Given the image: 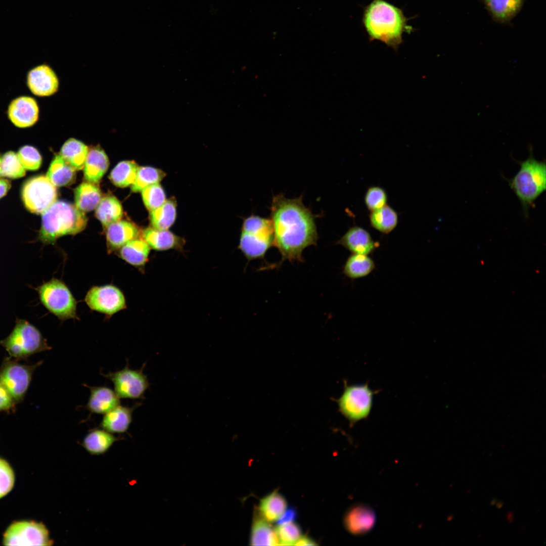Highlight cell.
I'll return each mask as SVG.
<instances>
[{
    "mask_svg": "<svg viewBox=\"0 0 546 546\" xmlns=\"http://www.w3.org/2000/svg\"><path fill=\"white\" fill-rule=\"evenodd\" d=\"M315 218L303 203L302 195L293 199L282 194L273 197L270 219L274 246L280 253L282 261H303V250L315 245L318 240Z\"/></svg>",
    "mask_w": 546,
    "mask_h": 546,
    "instance_id": "cell-1",
    "label": "cell"
},
{
    "mask_svg": "<svg viewBox=\"0 0 546 546\" xmlns=\"http://www.w3.org/2000/svg\"><path fill=\"white\" fill-rule=\"evenodd\" d=\"M408 20L401 9L385 0H373L364 7L362 23L370 41H380L396 51L403 34L413 30Z\"/></svg>",
    "mask_w": 546,
    "mask_h": 546,
    "instance_id": "cell-2",
    "label": "cell"
},
{
    "mask_svg": "<svg viewBox=\"0 0 546 546\" xmlns=\"http://www.w3.org/2000/svg\"><path fill=\"white\" fill-rule=\"evenodd\" d=\"M87 220L84 213L76 206L56 201L42 213L38 240L44 244H53L60 237L81 232Z\"/></svg>",
    "mask_w": 546,
    "mask_h": 546,
    "instance_id": "cell-3",
    "label": "cell"
},
{
    "mask_svg": "<svg viewBox=\"0 0 546 546\" xmlns=\"http://www.w3.org/2000/svg\"><path fill=\"white\" fill-rule=\"evenodd\" d=\"M510 188L519 200L524 214L546 189V165L537 160L532 149L527 159L520 162V169L513 177L508 179Z\"/></svg>",
    "mask_w": 546,
    "mask_h": 546,
    "instance_id": "cell-4",
    "label": "cell"
},
{
    "mask_svg": "<svg viewBox=\"0 0 546 546\" xmlns=\"http://www.w3.org/2000/svg\"><path fill=\"white\" fill-rule=\"evenodd\" d=\"M274 240L270 218L252 214L244 220L239 248L248 260L263 258Z\"/></svg>",
    "mask_w": 546,
    "mask_h": 546,
    "instance_id": "cell-5",
    "label": "cell"
},
{
    "mask_svg": "<svg viewBox=\"0 0 546 546\" xmlns=\"http://www.w3.org/2000/svg\"><path fill=\"white\" fill-rule=\"evenodd\" d=\"M9 354L15 357H24L50 349L40 331L29 322L17 318L11 333L0 341Z\"/></svg>",
    "mask_w": 546,
    "mask_h": 546,
    "instance_id": "cell-6",
    "label": "cell"
},
{
    "mask_svg": "<svg viewBox=\"0 0 546 546\" xmlns=\"http://www.w3.org/2000/svg\"><path fill=\"white\" fill-rule=\"evenodd\" d=\"M35 290L41 303L59 319L77 318V302L63 281L52 278L36 287Z\"/></svg>",
    "mask_w": 546,
    "mask_h": 546,
    "instance_id": "cell-7",
    "label": "cell"
},
{
    "mask_svg": "<svg viewBox=\"0 0 546 546\" xmlns=\"http://www.w3.org/2000/svg\"><path fill=\"white\" fill-rule=\"evenodd\" d=\"M376 392L369 387L368 383L351 385L345 384L343 393L336 402L340 413L349 421L351 426L368 417Z\"/></svg>",
    "mask_w": 546,
    "mask_h": 546,
    "instance_id": "cell-8",
    "label": "cell"
},
{
    "mask_svg": "<svg viewBox=\"0 0 546 546\" xmlns=\"http://www.w3.org/2000/svg\"><path fill=\"white\" fill-rule=\"evenodd\" d=\"M145 365V363L141 369L133 370L129 367L127 361L126 366L121 370L100 374L113 383L114 391L119 398L142 399L145 398V394L150 386L143 371Z\"/></svg>",
    "mask_w": 546,
    "mask_h": 546,
    "instance_id": "cell-9",
    "label": "cell"
},
{
    "mask_svg": "<svg viewBox=\"0 0 546 546\" xmlns=\"http://www.w3.org/2000/svg\"><path fill=\"white\" fill-rule=\"evenodd\" d=\"M21 196L24 206L29 211L42 214L56 201L57 193L56 186L46 176L38 175L25 183Z\"/></svg>",
    "mask_w": 546,
    "mask_h": 546,
    "instance_id": "cell-10",
    "label": "cell"
},
{
    "mask_svg": "<svg viewBox=\"0 0 546 546\" xmlns=\"http://www.w3.org/2000/svg\"><path fill=\"white\" fill-rule=\"evenodd\" d=\"M6 545H51L52 541L46 526L41 523L20 521L12 524L4 534Z\"/></svg>",
    "mask_w": 546,
    "mask_h": 546,
    "instance_id": "cell-11",
    "label": "cell"
},
{
    "mask_svg": "<svg viewBox=\"0 0 546 546\" xmlns=\"http://www.w3.org/2000/svg\"><path fill=\"white\" fill-rule=\"evenodd\" d=\"M84 300L92 310L109 316L126 307L123 293L112 285L92 287L86 293Z\"/></svg>",
    "mask_w": 546,
    "mask_h": 546,
    "instance_id": "cell-12",
    "label": "cell"
},
{
    "mask_svg": "<svg viewBox=\"0 0 546 546\" xmlns=\"http://www.w3.org/2000/svg\"><path fill=\"white\" fill-rule=\"evenodd\" d=\"M8 119L15 127L27 128L34 126L39 118V107L35 98L23 95L9 103L7 110Z\"/></svg>",
    "mask_w": 546,
    "mask_h": 546,
    "instance_id": "cell-13",
    "label": "cell"
},
{
    "mask_svg": "<svg viewBox=\"0 0 546 546\" xmlns=\"http://www.w3.org/2000/svg\"><path fill=\"white\" fill-rule=\"evenodd\" d=\"M26 84L34 95L46 97L57 92L59 81L54 70L49 65L42 64L32 68L28 71Z\"/></svg>",
    "mask_w": 546,
    "mask_h": 546,
    "instance_id": "cell-14",
    "label": "cell"
},
{
    "mask_svg": "<svg viewBox=\"0 0 546 546\" xmlns=\"http://www.w3.org/2000/svg\"><path fill=\"white\" fill-rule=\"evenodd\" d=\"M28 367L17 363L6 364L0 372V383L13 398L20 399L26 392L31 380Z\"/></svg>",
    "mask_w": 546,
    "mask_h": 546,
    "instance_id": "cell-15",
    "label": "cell"
},
{
    "mask_svg": "<svg viewBox=\"0 0 546 546\" xmlns=\"http://www.w3.org/2000/svg\"><path fill=\"white\" fill-rule=\"evenodd\" d=\"M336 244L343 246L351 253L368 255L373 253L379 246L366 230L358 226L349 228Z\"/></svg>",
    "mask_w": 546,
    "mask_h": 546,
    "instance_id": "cell-16",
    "label": "cell"
},
{
    "mask_svg": "<svg viewBox=\"0 0 546 546\" xmlns=\"http://www.w3.org/2000/svg\"><path fill=\"white\" fill-rule=\"evenodd\" d=\"M106 237L109 253L118 251L128 242L139 238L140 231L134 223L119 220L106 228Z\"/></svg>",
    "mask_w": 546,
    "mask_h": 546,
    "instance_id": "cell-17",
    "label": "cell"
},
{
    "mask_svg": "<svg viewBox=\"0 0 546 546\" xmlns=\"http://www.w3.org/2000/svg\"><path fill=\"white\" fill-rule=\"evenodd\" d=\"M90 390L88 401L84 406L92 414L105 415L120 405V398L114 390L105 386H90L83 384Z\"/></svg>",
    "mask_w": 546,
    "mask_h": 546,
    "instance_id": "cell-18",
    "label": "cell"
},
{
    "mask_svg": "<svg viewBox=\"0 0 546 546\" xmlns=\"http://www.w3.org/2000/svg\"><path fill=\"white\" fill-rule=\"evenodd\" d=\"M141 405L136 402L130 407L118 405L104 415L100 427L112 434L125 433L132 422L133 412Z\"/></svg>",
    "mask_w": 546,
    "mask_h": 546,
    "instance_id": "cell-19",
    "label": "cell"
},
{
    "mask_svg": "<svg viewBox=\"0 0 546 546\" xmlns=\"http://www.w3.org/2000/svg\"><path fill=\"white\" fill-rule=\"evenodd\" d=\"M376 522L374 511L367 506L352 507L345 514L344 524L346 529L353 534H363L370 530Z\"/></svg>",
    "mask_w": 546,
    "mask_h": 546,
    "instance_id": "cell-20",
    "label": "cell"
},
{
    "mask_svg": "<svg viewBox=\"0 0 546 546\" xmlns=\"http://www.w3.org/2000/svg\"><path fill=\"white\" fill-rule=\"evenodd\" d=\"M525 0H482L494 22L510 24L511 20L520 12Z\"/></svg>",
    "mask_w": 546,
    "mask_h": 546,
    "instance_id": "cell-21",
    "label": "cell"
},
{
    "mask_svg": "<svg viewBox=\"0 0 546 546\" xmlns=\"http://www.w3.org/2000/svg\"><path fill=\"white\" fill-rule=\"evenodd\" d=\"M108 166V158L100 147L88 148L84 165V177L87 182L96 184L99 183Z\"/></svg>",
    "mask_w": 546,
    "mask_h": 546,
    "instance_id": "cell-22",
    "label": "cell"
},
{
    "mask_svg": "<svg viewBox=\"0 0 546 546\" xmlns=\"http://www.w3.org/2000/svg\"><path fill=\"white\" fill-rule=\"evenodd\" d=\"M143 237L150 248L157 251L180 249L185 243L183 239L171 232L153 227L145 229Z\"/></svg>",
    "mask_w": 546,
    "mask_h": 546,
    "instance_id": "cell-23",
    "label": "cell"
},
{
    "mask_svg": "<svg viewBox=\"0 0 546 546\" xmlns=\"http://www.w3.org/2000/svg\"><path fill=\"white\" fill-rule=\"evenodd\" d=\"M150 247L140 237L133 239L118 250V256L129 264L138 268L144 267L148 260Z\"/></svg>",
    "mask_w": 546,
    "mask_h": 546,
    "instance_id": "cell-24",
    "label": "cell"
},
{
    "mask_svg": "<svg viewBox=\"0 0 546 546\" xmlns=\"http://www.w3.org/2000/svg\"><path fill=\"white\" fill-rule=\"evenodd\" d=\"M119 439L103 429H94L84 436L81 445L90 454L100 455L107 452Z\"/></svg>",
    "mask_w": 546,
    "mask_h": 546,
    "instance_id": "cell-25",
    "label": "cell"
},
{
    "mask_svg": "<svg viewBox=\"0 0 546 546\" xmlns=\"http://www.w3.org/2000/svg\"><path fill=\"white\" fill-rule=\"evenodd\" d=\"M375 268L374 260L369 255L352 253L345 261L342 271L347 278L355 280L368 276Z\"/></svg>",
    "mask_w": 546,
    "mask_h": 546,
    "instance_id": "cell-26",
    "label": "cell"
},
{
    "mask_svg": "<svg viewBox=\"0 0 546 546\" xmlns=\"http://www.w3.org/2000/svg\"><path fill=\"white\" fill-rule=\"evenodd\" d=\"M75 206L81 211L89 212L97 207L101 200V192L96 184L85 182L75 190Z\"/></svg>",
    "mask_w": 546,
    "mask_h": 546,
    "instance_id": "cell-27",
    "label": "cell"
},
{
    "mask_svg": "<svg viewBox=\"0 0 546 546\" xmlns=\"http://www.w3.org/2000/svg\"><path fill=\"white\" fill-rule=\"evenodd\" d=\"M88 147L74 138H70L63 145L60 155L75 170L84 167Z\"/></svg>",
    "mask_w": 546,
    "mask_h": 546,
    "instance_id": "cell-28",
    "label": "cell"
},
{
    "mask_svg": "<svg viewBox=\"0 0 546 546\" xmlns=\"http://www.w3.org/2000/svg\"><path fill=\"white\" fill-rule=\"evenodd\" d=\"M75 170L60 154H57L53 159L46 176L55 186H65L74 180Z\"/></svg>",
    "mask_w": 546,
    "mask_h": 546,
    "instance_id": "cell-29",
    "label": "cell"
},
{
    "mask_svg": "<svg viewBox=\"0 0 546 546\" xmlns=\"http://www.w3.org/2000/svg\"><path fill=\"white\" fill-rule=\"evenodd\" d=\"M286 508L285 498L277 490L262 498L259 505L261 517L268 522L276 521Z\"/></svg>",
    "mask_w": 546,
    "mask_h": 546,
    "instance_id": "cell-30",
    "label": "cell"
},
{
    "mask_svg": "<svg viewBox=\"0 0 546 546\" xmlns=\"http://www.w3.org/2000/svg\"><path fill=\"white\" fill-rule=\"evenodd\" d=\"M262 518H254L251 527L250 544L252 545H279V540L271 525Z\"/></svg>",
    "mask_w": 546,
    "mask_h": 546,
    "instance_id": "cell-31",
    "label": "cell"
},
{
    "mask_svg": "<svg viewBox=\"0 0 546 546\" xmlns=\"http://www.w3.org/2000/svg\"><path fill=\"white\" fill-rule=\"evenodd\" d=\"M122 215V206L118 199L112 195L103 197L96 207V216L105 228L120 220Z\"/></svg>",
    "mask_w": 546,
    "mask_h": 546,
    "instance_id": "cell-32",
    "label": "cell"
},
{
    "mask_svg": "<svg viewBox=\"0 0 546 546\" xmlns=\"http://www.w3.org/2000/svg\"><path fill=\"white\" fill-rule=\"evenodd\" d=\"M369 220L373 228L382 233L387 234L396 228L398 217L395 210L386 205L381 208L371 211Z\"/></svg>",
    "mask_w": 546,
    "mask_h": 546,
    "instance_id": "cell-33",
    "label": "cell"
},
{
    "mask_svg": "<svg viewBox=\"0 0 546 546\" xmlns=\"http://www.w3.org/2000/svg\"><path fill=\"white\" fill-rule=\"evenodd\" d=\"M176 205L173 199L166 200L158 208L150 211V218L153 227L159 230H167L176 218Z\"/></svg>",
    "mask_w": 546,
    "mask_h": 546,
    "instance_id": "cell-34",
    "label": "cell"
},
{
    "mask_svg": "<svg viewBox=\"0 0 546 546\" xmlns=\"http://www.w3.org/2000/svg\"><path fill=\"white\" fill-rule=\"evenodd\" d=\"M138 165L133 161H124L119 163L111 171L109 178L116 186L124 188L131 185L134 181Z\"/></svg>",
    "mask_w": 546,
    "mask_h": 546,
    "instance_id": "cell-35",
    "label": "cell"
},
{
    "mask_svg": "<svg viewBox=\"0 0 546 546\" xmlns=\"http://www.w3.org/2000/svg\"><path fill=\"white\" fill-rule=\"evenodd\" d=\"M165 176L161 170L148 166L139 167L133 183L131 185L133 192L142 191L145 188L159 183Z\"/></svg>",
    "mask_w": 546,
    "mask_h": 546,
    "instance_id": "cell-36",
    "label": "cell"
},
{
    "mask_svg": "<svg viewBox=\"0 0 546 546\" xmlns=\"http://www.w3.org/2000/svg\"><path fill=\"white\" fill-rule=\"evenodd\" d=\"M25 169L21 164L17 153L10 151L2 157L1 175L13 179L23 177Z\"/></svg>",
    "mask_w": 546,
    "mask_h": 546,
    "instance_id": "cell-37",
    "label": "cell"
},
{
    "mask_svg": "<svg viewBox=\"0 0 546 546\" xmlns=\"http://www.w3.org/2000/svg\"><path fill=\"white\" fill-rule=\"evenodd\" d=\"M141 192L143 202L150 211L160 207L166 201L164 190L158 183L150 185Z\"/></svg>",
    "mask_w": 546,
    "mask_h": 546,
    "instance_id": "cell-38",
    "label": "cell"
},
{
    "mask_svg": "<svg viewBox=\"0 0 546 546\" xmlns=\"http://www.w3.org/2000/svg\"><path fill=\"white\" fill-rule=\"evenodd\" d=\"M25 170H36L39 168L42 162L41 156L38 150L31 145L21 147L17 153Z\"/></svg>",
    "mask_w": 546,
    "mask_h": 546,
    "instance_id": "cell-39",
    "label": "cell"
},
{
    "mask_svg": "<svg viewBox=\"0 0 546 546\" xmlns=\"http://www.w3.org/2000/svg\"><path fill=\"white\" fill-rule=\"evenodd\" d=\"M275 531L279 540V545H294L302 536L300 527L297 523L293 522L278 525Z\"/></svg>",
    "mask_w": 546,
    "mask_h": 546,
    "instance_id": "cell-40",
    "label": "cell"
},
{
    "mask_svg": "<svg viewBox=\"0 0 546 546\" xmlns=\"http://www.w3.org/2000/svg\"><path fill=\"white\" fill-rule=\"evenodd\" d=\"M387 195L382 188L378 186L370 187L365 196V203L370 211H374L387 205Z\"/></svg>",
    "mask_w": 546,
    "mask_h": 546,
    "instance_id": "cell-41",
    "label": "cell"
},
{
    "mask_svg": "<svg viewBox=\"0 0 546 546\" xmlns=\"http://www.w3.org/2000/svg\"><path fill=\"white\" fill-rule=\"evenodd\" d=\"M14 474L10 465L0 458V498L7 494L13 488Z\"/></svg>",
    "mask_w": 546,
    "mask_h": 546,
    "instance_id": "cell-42",
    "label": "cell"
},
{
    "mask_svg": "<svg viewBox=\"0 0 546 546\" xmlns=\"http://www.w3.org/2000/svg\"><path fill=\"white\" fill-rule=\"evenodd\" d=\"M13 398L7 389L0 383V411L11 407L13 404Z\"/></svg>",
    "mask_w": 546,
    "mask_h": 546,
    "instance_id": "cell-43",
    "label": "cell"
},
{
    "mask_svg": "<svg viewBox=\"0 0 546 546\" xmlns=\"http://www.w3.org/2000/svg\"><path fill=\"white\" fill-rule=\"evenodd\" d=\"M297 517V510L293 507H290L285 510L276 522L278 525L285 524L293 522Z\"/></svg>",
    "mask_w": 546,
    "mask_h": 546,
    "instance_id": "cell-44",
    "label": "cell"
},
{
    "mask_svg": "<svg viewBox=\"0 0 546 546\" xmlns=\"http://www.w3.org/2000/svg\"><path fill=\"white\" fill-rule=\"evenodd\" d=\"M11 187L10 181L6 179H0V199L7 194Z\"/></svg>",
    "mask_w": 546,
    "mask_h": 546,
    "instance_id": "cell-45",
    "label": "cell"
},
{
    "mask_svg": "<svg viewBox=\"0 0 546 546\" xmlns=\"http://www.w3.org/2000/svg\"><path fill=\"white\" fill-rule=\"evenodd\" d=\"M295 545H315L316 542L310 537L307 536H301L300 538L294 543Z\"/></svg>",
    "mask_w": 546,
    "mask_h": 546,
    "instance_id": "cell-46",
    "label": "cell"
},
{
    "mask_svg": "<svg viewBox=\"0 0 546 546\" xmlns=\"http://www.w3.org/2000/svg\"><path fill=\"white\" fill-rule=\"evenodd\" d=\"M507 519L510 522H512L513 520V514L511 512H509L507 515Z\"/></svg>",
    "mask_w": 546,
    "mask_h": 546,
    "instance_id": "cell-47",
    "label": "cell"
},
{
    "mask_svg": "<svg viewBox=\"0 0 546 546\" xmlns=\"http://www.w3.org/2000/svg\"><path fill=\"white\" fill-rule=\"evenodd\" d=\"M502 506H503V503L502 502H499L497 503L496 507L497 508H500Z\"/></svg>",
    "mask_w": 546,
    "mask_h": 546,
    "instance_id": "cell-48",
    "label": "cell"
},
{
    "mask_svg": "<svg viewBox=\"0 0 546 546\" xmlns=\"http://www.w3.org/2000/svg\"><path fill=\"white\" fill-rule=\"evenodd\" d=\"M496 502V500L495 499H493L492 500H491L490 504H491V505H494V504H495Z\"/></svg>",
    "mask_w": 546,
    "mask_h": 546,
    "instance_id": "cell-49",
    "label": "cell"
},
{
    "mask_svg": "<svg viewBox=\"0 0 546 546\" xmlns=\"http://www.w3.org/2000/svg\"><path fill=\"white\" fill-rule=\"evenodd\" d=\"M1 160H2V157H1V155H0V175H1Z\"/></svg>",
    "mask_w": 546,
    "mask_h": 546,
    "instance_id": "cell-50",
    "label": "cell"
}]
</instances>
